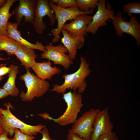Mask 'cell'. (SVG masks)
Returning <instances> with one entry per match:
<instances>
[{
	"instance_id": "1",
	"label": "cell",
	"mask_w": 140,
	"mask_h": 140,
	"mask_svg": "<svg viewBox=\"0 0 140 140\" xmlns=\"http://www.w3.org/2000/svg\"><path fill=\"white\" fill-rule=\"evenodd\" d=\"M80 63L78 70L69 74H65L62 77L64 79L63 83L61 85H54L51 91L57 93L64 94L67 89H70L73 91H77L80 94L83 93L87 86L86 78L90 74L89 64L87 62L84 57H80Z\"/></svg>"
},
{
	"instance_id": "2",
	"label": "cell",
	"mask_w": 140,
	"mask_h": 140,
	"mask_svg": "<svg viewBox=\"0 0 140 140\" xmlns=\"http://www.w3.org/2000/svg\"><path fill=\"white\" fill-rule=\"evenodd\" d=\"M4 106L6 108L5 109L0 107V123L4 132L10 136H13L15 128L24 134L34 136L41 133L42 129L46 127L43 124L32 125L25 123L12 113L10 109L13 108L11 103H5Z\"/></svg>"
},
{
	"instance_id": "3",
	"label": "cell",
	"mask_w": 140,
	"mask_h": 140,
	"mask_svg": "<svg viewBox=\"0 0 140 140\" xmlns=\"http://www.w3.org/2000/svg\"><path fill=\"white\" fill-rule=\"evenodd\" d=\"M63 98L67 104L65 111L59 117L55 118L49 116L47 113L38 115L43 118L53 121L61 126H65L73 123L77 119V117L83 104L81 94L77 91L72 92L71 90L63 94Z\"/></svg>"
},
{
	"instance_id": "4",
	"label": "cell",
	"mask_w": 140,
	"mask_h": 140,
	"mask_svg": "<svg viewBox=\"0 0 140 140\" xmlns=\"http://www.w3.org/2000/svg\"><path fill=\"white\" fill-rule=\"evenodd\" d=\"M21 80H23L27 88L25 93L22 91L20 97L22 101L31 102L35 97L42 96L48 90L50 87L49 82L47 81L41 79L27 70L25 74L20 76Z\"/></svg>"
},
{
	"instance_id": "5",
	"label": "cell",
	"mask_w": 140,
	"mask_h": 140,
	"mask_svg": "<svg viewBox=\"0 0 140 140\" xmlns=\"http://www.w3.org/2000/svg\"><path fill=\"white\" fill-rule=\"evenodd\" d=\"M49 2L51 8L54 12L55 17L58 22L57 28H53L51 31V33L53 36L52 41L53 43H56L59 40L61 30L67 21L73 20L79 15L93 14L94 11V9H91L86 11H80L76 7L62 8L58 7L50 1Z\"/></svg>"
},
{
	"instance_id": "6",
	"label": "cell",
	"mask_w": 140,
	"mask_h": 140,
	"mask_svg": "<svg viewBox=\"0 0 140 140\" xmlns=\"http://www.w3.org/2000/svg\"><path fill=\"white\" fill-rule=\"evenodd\" d=\"M96 6L97 10L92 16V20L86 30L87 33L93 35L96 33L100 27L107 26V21L110 19L112 20L115 16V12L110 3H106L105 0H99Z\"/></svg>"
},
{
	"instance_id": "7",
	"label": "cell",
	"mask_w": 140,
	"mask_h": 140,
	"mask_svg": "<svg viewBox=\"0 0 140 140\" xmlns=\"http://www.w3.org/2000/svg\"><path fill=\"white\" fill-rule=\"evenodd\" d=\"M111 22L117 36L121 37L124 33H127L135 38L138 45H140V23L136 17L132 16L129 22L125 21L123 19L122 11H119Z\"/></svg>"
},
{
	"instance_id": "8",
	"label": "cell",
	"mask_w": 140,
	"mask_h": 140,
	"mask_svg": "<svg viewBox=\"0 0 140 140\" xmlns=\"http://www.w3.org/2000/svg\"><path fill=\"white\" fill-rule=\"evenodd\" d=\"M100 110L99 108H92L84 113L73 123L68 131L81 138L89 140L93 130V126L94 118Z\"/></svg>"
},
{
	"instance_id": "9",
	"label": "cell",
	"mask_w": 140,
	"mask_h": 140,
	"mask_svg": "<svg viewBox=\"0 0 140 140\" xmlns=\"http://www.w3.org/2000/svg\"><path fill=\"white\" fill-rule=\"evenodd\" d=\"M48 0H37L35 11L34 21L33 24L36 32L38 34H42L47 27L43 21L44 17L47 16L50 19V24L54 25L56 19L51 9Z\"/></svg>"
},
{
	"instance_id": "10",
	"label": "cell",
	"mask_w": 140,
	"mask_h": 140,
	"mask_svg": "<svg viewBox=\"0 0 140 140\" xmlns=\"http://www.w3.org/2000/svg\"><path fill=\"white\" fill-rule=\"evenodd\" d=\"M45 47L46 51L40 55L41 58L52 61L54 65H61L66 70L73 64L68 55L66 54L68 52L67 49L62 44L54 46L50 43L46 45Z\"/></svg>"
},
{
	"instance_id": "11",
	"label": "cell",
	"mask_w": 140,
	"mask_h": 140,
	"mask_svg": "<svg viewBox=\"0 0 140 140\" xmlns=\"http://www.w3.org/2000/svg\"><path fill=\"white\" fill-rule=\"evenodd\" d=\"M93 126V130L89 140H97L101 136L113 132L114 126L111 121L108 107L100 110L97 113Z\"/></svg>"
},
{
	"instance_id": "12",
	"label": "cell",
	"mask_w": 140,
	"mask_h": 140,
	"mask_svg": "<svg viewBox=\"0 0 140 140\" xmlns=\"http://www.w3.org/2000/svg\"><path fill=\"white\" fill-rule=\"evenodd\" d=\"M37 0H20L18 6L13 10L16 22L19 25L24 17V22L33 24Z\"/></svg>"
},
{
	"instance_id": "13",
	"label": "cell",
	"mask_w": 140,
	"mask_h": 140,
	"mask_svg": "<svg viewBox=\"0 0 140 140\" xmlns=\"http://www.w3.org/2000/svg\"><path fill=\"white\" fill-rule=\"evenodd\" d=\"M92 18V16L88 15H78L71 22L65 24L62 29L75 36H87L86 28L91 23Z\"/></svg>"
},
{
	"instance_id": "14",
	"label": "cell",
	"mask_w": 140,
	"mask_h": 140,
	"mask_svg": "<svg viewBox=\"0 0 140 140\" xmlns=\"http://www.w3.org/2000/svg\"><path fill=\"white\" fill-rule=\"evenodd\" d=\"M61 32L63 37L61 38V42L66 47L68 52V56L71 60L75 59L78 50L81 48L85 43V36H75L64 29Z\"/></svg>"
},
{
	"instance_id": "15",
	"label": "cell",
	"mask_w": 140,
	"mask_h": 140,
	"mask_svg": "<svg viewBox=\"0 0 140 140\" xmlns=\"http://www.w3.org/2000/svg\"><path fill=\"white\" fill-rule=\"evenodd\" d=\"M19 25L17 23L8 22L7 26V35L16 41L20 45H23L33 50H37L44 52L46 51L45 46L38 40L35 44L28 41L21 36V33L18 30Z\"/></svg>"
},
{
	"instance_id": "16",
	"label": "cell",
	"mask_w": 140,
	"mask_h": 140,
	"mask_svg": "<svg viewBox=\"0 0 140 140\" xmlns=\"http://www.w3.org/2000/svg\"><path fill=\"white\" fill-rule=\"evenodd\" d=\"M51 61L42 62H36L31 68L39 78L45 80L51 79L52 76L55 75L60 74L61 69L56 66H51Z\"/></svg>"
},
{
	"instance_id": "17",
	"label": "cell",
	"mask_w": 140,
	"mask_h": 140,
	"mask_svg": "<svg viewBox=\"0 0 140 140\" xmlns=\"http://www.w3.org/2000/svg\"><path fill=\"white\" fill-rule=\"evenodd\" d=\"M14 54L26 70L31 68L36 62L35 60L37 55L34 50L24 46L20 45Z\"/></svg>"
},
{
	"instance_id": "18",
	"label": "cell",
	"mask_w": 140,
	"mask_h": 140,
	"mask_svg": "<svg viewBox=\"0 0 140 140\" xmlns=\"http://www.w3.org/2000/svg\"><path fill=\"white\" fill-rule=\"evenodd\" d=\"M10 67V69L8 74V79L2 88L5 90L11 96H16L19 94V90L16 85L15 81L19 71L17 66L11 65Z\"/></svg>"
},
{
	"instance_id": "19",
	"label": "cell",
	"mask_w": 140,
	"mask_h": 140,
	"mask_svg": "<svg viewBox=\"0 0 140 140\" xmlns=\"http://www.w3.org/2000/svg\"><path fill=\"white\" fill-rule=\"evenodd\" d=\"M17 0H7L4 5L0 8V36L7 35V26L10 18L14 15L13 11L10 12V10Z\"/></svg>"
},
{
	"instance_id": "20",
	"label": "cell",
	"mask_w": 140,
	"mask_h": 140,
	"mask_svg": "<svg viewBox=\"0 0 140 140\" xmlns=\"http://www.w3.org/2000/svg\"><path fill=\"white\" fill-rule=\"evenodd\" d=\"M20 45L7 35L0 36V51H5L9 55H12L18 48Z\"/></svg>"
},
{
	"instance_id": "21",
	"label": "cell",
	"mask_w": 140,
	"mask_h": 140,
	"mask_svg": "<svg viewBox=\"0 0 140 140\" xmlns=\"http://www.w3.org/2000/svg\"><path fill=\"white\" fill-rule=\"evenodd\" d=\"M78 8L80 11H88L97 7L99 0H76Z\"/></svg>"
},
{
	"instance_id": "22",
	"label": "cell",
	"mask_w": 140,
	"mask_h": 140,
	"mask_svg": "<svg viewBox=\"0 0 140 140\" xmlns=\"http://www.w3.org/2000/svg\"><path fill=\"white\" fill-rule=\"evenodd\" d=\"M124 12L127 13L130 17L132 14H140V3L134 2L128 3L124 5L123 8Z\"/></svg>"
},
{
	"instance_id": "23",
	"label": "cell",
	"mask_w": 140,
	"mask_h": 140,
	"mask_svg": "<svg viewBox=\"0 0 140 140\" xmlns=\"http://www.w3.org/2000/svg\"><path fill=\"white\" fill-rule=\"evenodd\" d=\"M50 1L54 4H57V6L62 8L74 7H78L76 0H51Z\"/></svg>"
},
{
	"instance_id": "24",
	"label": "cell",
	"mask_w": 140,
	"mask_h": 140,
	"mask_svg": "<svg viewBox=\"0 0 140 140\" xmlns=\"http://www.w3.org/2000/svg\"><path fill=\"white\" fill-rule=\"evenodd\" d=\"M13 138L15 140H33L35 137L24 134L18 129L15 128Z\"/></svg>"
},
{
	"instance_id": "25",
	"label": "cell",
	"mask_w": 140,
	"mask_h": 140,
	"mask_svg": "<svg viewBox=\"0 0 140 140\" xmlns=\"http://www.w3.org/2000/svg\"><path fill=\"white\" fill-rule=\"evenodd\" d=\"M97 140H118V138L116 133L112 132L101 136Z\"/></svg>"
},
{
	"instance_id": "26",
	"label": "cell",
	"mask_w": 140,
	"mask_h": 140,
	"mask_svg": "<svg viewBox=\"0 0 140 140\" xmlns=\"http://www.w3.org/2000/svg\"><path fill=\"white\" fill-rule=\"evenodd\" d=\"M42 136L40 140H56L52 139L50 136L49 131L46 127L44 128L42 130L41 133Z\"/></svg>"
},
{
	"instance_id": "27",
	"label": "cell",
	"mask_w": 140,
	"mask_h": 140,
	"mask_svg": "<svg viewBox=\"0 0 140 140\" xmlns=\"http://www.w3.org/2000/svg\"><path fill=\"white\" fill-rule=\"evenodd\" d=\"M66 140H89L81 137L78 135L68 131Z\"/></svg>"
},
{
	"instance_id": "28",
	"label": "cell",
	"mask_w": 140,
	"mask_h": 140,
	"mask_svg": "<svg viewBox=\"0 0 140 140\" xmlns=\"http://www.w3.org/2000/svg\"><path fill=\"white\" fill-rule=\"evenodd\" d=\"M6 64H1L0 65V75L2 76L9 74L10 71V68L6 66Z\"/></svg>"
},
{
	"instance_id": "29",
	"label": "cell",
	"mask_w": 140,
	"mask_h": 140,
	"mask_svg": "<svg viewBox=\"0 0 140 140\" xmlns=\"http://www.w3.org/2000/svg\"><path fill=\"white\" fill-rule=\"evenodd\" d=\"M9 93L2 88H0V99L6 97L9 95Z\"/></svg>"
},
{
	"instance_id": "30",
	"label": "cell",
	"mask_w": 140,
	"mask_h": 140,
	"mask_svg": "<svg viewBox=\"0 0 140 140\" xmlns=\"http://www.w3.org/2000/svg\"><path fill=\"white\" fill-rule=\"evenodd\" d=\"M8 134L5 132L0 134V140H15L14 138H9L8 137Z\"/></svg>"
},
{
	"instance_id": "31",
	"label": "cell",
	"mask_w": 140,
	"mask_h": 140,
	"mask_svg": "<svg viewBox=\"0 0 140 140\" xmlns=\"http://www.w3.org/2000/svg\"><path fill=\"white\" fill-rule=\"evenodd\" d=\"M7 0H0V8L2 7L6 3Z\"/></svg>"
},
{
	"instance_id": "32",
	"label": "cell",
	"mask_w": 140,
	"mask_h": 140,
	"mask_svg": "<svg viewBox=\"0 0 140 140\" xmlns=\"http://www.w3.org/2000/svg\"><path fill=\"white\" fill-rule=\"evenodd\" d=\"M4 132L3 129L0 123V134L3 133Z\"/></svg>"
},
{
	"instance_id": "33",
	"label": "cell",
	"mask_w": 140,
	"mask_h": 140,
	"mask_svg": "<svg viewBox=\"0 0 140 140\" xmlns=\"http://www.w3.org/2000/svg\"><path fill=\"white\" fill-rule=\"evenodd\" d=\"M10 59V58H2L0 57V61L1 60H6L7 59Z\"/></svg>"
},
{
	"instance_id": "34",
	"label": "cell",
	"mask_w": 140,
	"mask_h": 140,
	"mask_svg": "<svg viewBox=\"0 0 140 140\" xmlns=\"http://www.w3.org/2000/svg\"><path fill=\"white\" fill-rule=\"evenodd\" d=\"M3 78V76H2L0 75V82L1 81Z\"/></svg>"
}]
</instances>
